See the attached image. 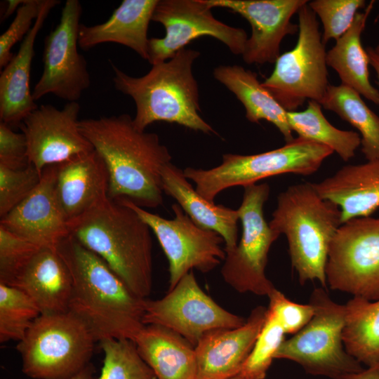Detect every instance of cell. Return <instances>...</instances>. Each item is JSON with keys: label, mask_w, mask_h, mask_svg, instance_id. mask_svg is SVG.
I'll return each instance as SVG.
<instances>
[{"label": "cell", "mask_w": 379, "mask_h": 379, "mask_svg": "<svg viewBox=\"0 0 379 379\" xmlns=\"http://www.w3.org/2000/svg\"><path fill=\"white\" fill-rule=\"evenodd\" d=\"M325 273L333 290L368 300L379 299V218H356L338 227Z\"/></svg>", "instance_id": "obj_11"}, {"label": "cell", "mask_w": 379, "mask_h": 379, "mask_svg": "<svg viewBox=\"0 0 379 379\" xmlns=\"http://www.w3.org/2000/svg\"><path fill=\"white\" fill-rule=\"evenodd\" d=\"M373 4L374 1H371L363 12L357 13L351 27L326 53V62L337 72L341 84L379 105V91L371 84L369 60L361 41V33Z\"/></svg>", "instance_id": "obj_28"}, {"label": "cell", "mask_w": 379, "mask_h": 379, "mask_svg": "<svg viewBox=\"0 0 379 379\" xmlns=\"http://www.w3.org/2000/svg\"><path fill=\"white\" fill-rule=\"evenodd\" d=\"M81 13L78 0H67L59 23L46 36L43 72L32 92L34 101L53 94L68 102H77L90 86L86 61L78 51Z\"/></svg>", "instance_id": "obj_15"}, {"label": "cell", "mask_w": 379, "mask_h": 379, "mask_svg": "<svg viewBox=\"0 0 379 379\" xmlns=\"http://www.w3.org/2000/svg\"><path fill=\"white\" fill-rule=\"evenodd\" d=\"M199 55L197 51L182 48L138 77L127 74L109 60L114 88L135 102L133 119L138 129L145 131L154 122L165 121L217 134L199 114V88L192 73L193 63Z\"/></svg>", "instance_id": "obj_4"}, {"label": "cell", "mask_w": 379, "mask_h": 379, "mask_svg": "<svg viewBox=\"0 0 379 379\" xmlns=\"http://www.w3.org/2000/svg\"><path fill=\"white\" fill-rule=\"evenodd\" d=\"M308 2L298 12L295 46L279 55L273 72L262 82L286 111H296L307 100L320 103L329 86L327 52L317 15Z\"/></svg>", "instance_id": "obj_9"}, {"label": "cell", "mask_w": 379, "mask_h": 379, "mask_svg": "<svg viewBox=\"0 0 379 379\" xmlns=\"http://www.w3.org/2000/svg\"><path fill=\"white\" fill-rule=\"evenodd\" d=\"M373 50H374V52L375 53L376 55L379 58V44L376 46V47L375 48H373Z\"/></svg>", "instance_id": "obj_46"}, {"label": "cell", "mask_w": 379, "mask_h": 379, "mask_svg": "<svg viewBox=\"0 0 379 379\" xmlns=\"http://www.w3.org/2000/svg\"><path fill=\"white\" fill-rule=\"evenodd\" d=\"M241 204L237 209L242 234L237 246L226 251L221 274L224 281L239 293L267 295L275 288L265 274L268 253L279 235L267 222L264 205L270 196L268 184L244 187Z\"/></svg>", "instance_id": "obj_10"}, {"label": "cell", "mask_w": 379, "mask_h": 379, "mask_svg": "<svg viewBox=\"0 0 379 379\" xmlns=\"http://www.w3.org/2000/svg\"><path fill=\"white\" fill-rule=\"evenodd\" d=\"M319 104L358 130L361 152L367 161L379 159V117L366 105L361 95L345 85L329 84Z\"/></svg>", "instance_id": "obj_30"}, {"label": "cell", "mask_w": 379, "mask_h": 379, "mask_svg": "<svg viewBox=\"0 0 379 379\" xmlns=\"http://www.w3.org/2000/svg\"><path fill=\"white\" fill-rule=\"evenodd\" d=\"M267 311L258 306L243 325L204 333L194 347L197 379H228L238 375L263 326Z\"/></svg>", "instance_id": "obj_19"}, {"label": "cell", "mask_w": 379, "mask_h": 379, "mask_svg": "<svg viewBox=\"0 0 379 379\" xmlns=\"http://www.w3.org/2000/svg\"><path fill=\"white\" fill-rule=\"evenodd\" d=\"M69 379H97L94 375L93 366L89 364L80 373Z\"/></svg>", "instance_id": "obj_44"}, {"label": "cell", "mask_w": 379, "mask_h": 379, "mask_svg": "<svg viewBox=\"0 0 379 379\" xmlns=\"http://www.w3.org/2000/svg\"><path fill=\"white\" fill-rule=\"evenodd\" d=\"M333 153L327 146L298 137L279 148L260 154H225L221 164L215 167H187L183 173L195 184V190L201 197L214 202L220 192L232 187H246L284 173L311 175Z\"/></svg>", "instance_id": "obj_6"}, {"label": "cell", "mask_w": 379, "mask_h": 379, "mask_svg": "<svg viewBox=\"0 0 379 379\" xmlns=\"http://www.w3.org/2000/svg\"><path fill=\"white\" fill-rule=\"evenodd\" d=\"M158 0H124L103 23L80 25L79 46L88 50L103 43H116L133 50L142 59H148L147 36Z\"/></svg>", "instance_id": "obj_24"}, {"label": "cell", "mask_w": 379, "mask_h": 379, "mask_svg": "<svg viewBox=\"0 0 379 379\" xmlns=\"http://www.w3.org/2000/svg\"><path fill=\"white\" fill-rule=\"evenodd\" d=\"M60 3L58 0H44L41 12L18 51L1 72L0 120L10 127L21 125L24 119L38 107L29 88L35 40L50 11Z\"/></svg>", "instance_id": "obj_22"}, {"label": "cell", "mask_w": 379, "mask_h": 379, "mask_svg": "<svg viewBox=\"0 0 379 379\" xmlns=\"http://www.w3.org/2000/svg\"><path fill=\"white\" fill-rule=\"evenodd\" d=\"M366 51L368 54L369 64L373 67L377 74L379 84V58L374 52L373 48L367 47Z\"/></svg>", "instance_id": "obj_43"}, {"label": "cell", "mask_w": 379, "mask_h": 379, "mask_svg": "<svg viewBox=\"0 0 379 379\" xmlns=\"http://www.w3.org/2000/svg\"><path fill=\"white\" fill-rule=\"evenodd\" d=\"M246 320L215 302L201 289L190 271L162 298L146 299L142 322L168 328L195 347L206 332L237 328Z\"/></svg>", "instance_id": "obj_14"}, {"label": "cell", "mask_w": 379, "mask_h": 379, "mask_svg": "<svg viewBox=\"0 0 379 379\" xmlns=\"http://www.w3.org/2000/svg\"><path fill=\"white\" fill-rule=\"evenodd\" d=\"M41 174L31 164L22 169L0 165V217L25 199L37 187Z\"/></svg>", "instance_id": "obj_36"}, {"label": "cell", "mask_w": 379, "mask_h": 379, "mask_svg": "<svg viewBox=\"0 0 379 379\" xmlns=\"http://www.w3.org/2000/svg\"><path fill=\"white\" fill-rule=\"evenodd\" d=\"M44 0H25L16 11L8 28L0 36V67L4 68L13 58L11 49L23 40L38 18Z\"/></svg>", "instance_id": "obj_38"}, {"label": "cell", "mask_w": 379, "mask_h": 379, "mask_svg": "<svg viewBox=\"0 0 379 379\" xmlns=\"http://www.w3.org/2000/svg\"><path fill=\"white\" fill-rule=\"evenodd\" d=\"M118 199L135 211L157 237L168 261L169 290L193 269L206 273L225 260L223 238L195 223L178 204L171 206L173 218L166 219L128 199Z\"/></svg>", "instance_id": "obj_12"}, {"label": "cell", "mask_w": 379, "mask_h": 379, "mask_svg": "<svg viewBox=\"0 0 379 379\" xmlns=\"http://www.w3.org/2000/svg\"><path fill=\"white\" fill-rule=\"evenodd\" d=\"M8 286L28 295L41 314L69 311L72 279L57 248H40Z\"/></svg>", "instance_id": "obj_21"}, {"label": "cell", "mask_w": 379, "mask_h": 379, "mask_svg": "<svg viewBox=\"0 0 379 379\" xmlns=\"http://www.w3.org/2000/svg\"><path fill=\"white\" fill-rule=\"evenodd\" d=\"M41 312L20 289L0 284V342L20 341Z\"/></svg>", "instance_id": "obj_33"}, {"label": "cell", "mask_w": 379, "mask_h": 379, "mask_svg": "<svg viewBox=\"0 0 379 379\" xmlns=\"http://www.w3.org/2000/svg\"><path fill=\"white\" fill-rule=\"evenodd\" d=\"M161 178L164 193L173 198L198 225L218 233L224 239L225 251L237 246L239 220L237 209L204 199L188 181L183 170L172 162L163 167Z\"/></svg>", "instance_id": "obj_25"}, {"label": "cell", "mask_w": 379, "mask_h": 379, "mask_svg": "<svg viewBox=\"0 0 379 379\" xmlns=\"http://www.w3.org/2000/svg\"><path fill=\"white\" fill-rule=\"evenodd\" d=\"M336 379H379V365L360 371L347 373Z\"/></svg>", "instance_id": "obj_41"}, {"label": "cell", "mask_w": 379, "mask_h": 379, "mask_svg": "<svg viewBox=\"0 0 379 379\" xmlns=\"http://www.w3.org/2000/svg\"><path fill=\"white\" fill-rule=\"evenodd\" d=\"M228 379H246V378H244V377H242L240 374H238V375H234V376H233V377H232V378H228Z\"/></svg>", "instance_id": "obj_45"}, {"label": "cell", "mask_w": 379, "mask_h": 379, "mask_svg": "<svg viewBox=\"0 0 379 379\" xmlns=\"http://www.w3.org/2000/svg\"><path fill=\"white\" fill-rule=\"evenodd\" d=\"M204 0H158L152 21L165 29L162 38L149 40L148 59L152 65L171 59L194 39L213 37L234 55H242L248 36L242 28L217 20Z\"/></svg>", "instance_id": "obj_13"}, {"label": "cell", "mask_w": 379, "mask_h": 379, "mask_svg": "<svg viewBox=\"0 0 379 379\" xmlns=\"http://www.w3.org/2000/svg\"><path fill=\"white\" fill-rule=\"evenodd\" d=\"M69 234L101 258L138 297L152 287V230L131 207L108 197L68 223Z\"/></svg>", "instance_id": "obj_3"}, {"label": "cell", "mask_w": 379, "mask_h": 379, "mask_svg": "<svg viewBox=\"0 0 379 379\" xmlns=\"http://www.w3.org/2000/svg\"><path fill=\"white\" fill-rule=\"evenodd\" d=\"M345 306L343 340L346 351L367 367L379 365V299L353 297Z\"/></svg>", "instance_id": "obj_29"}, {"label": "cell", "mask_w": 379, "mask_h": 379, "mask_svg": "<svg viewBox=\"0 0 379 379\" xmlns=\"http://www.w3.org/2000/svg\"><path fill=\"white\" fill-rule=\"evenodd\" d=\"M267 310L279 321L286 334H295L312 319L314 313L310 304H299L288 300L276 288L268 295Z\"/></svg>", "instance_id": "obj_39"}, {"label": "cell", "mask_w": 379, "mask_h": 379, "mask_svg": "<svg viewBox=\"0 0 379 379\" xmlns=\"http://www.w3.org/2000/svg\"><path fill=\"white\" fill-rule=\"evenodd\" d=\"M213 77L242 103L248 121L258 123L265 120L272 123L283 135L286 142L294 138L287 111L262 86L255 72L237 65H222L215 68Z\"/></svg>", "instance_id": "obj_27"}, {"label": "cell", "mask_w": 379, "mask_h": 379, "mask_svg": "<svg viewBox=\"0 0 379 379\" xmlns=\"http://www.w3.org/2000/svg\"><path fill=\"white\" fill-rule=\"evenodd\" d=\"M56 176L57 164L46 166L37 187L0 225L39 247L56 248L69 235L56 196Z\"/></svg>", "instance_id": "obj_18"}, {"label": "cell", "mask_w": 379, "mask_h": 379, "mask_svg": "<svg viewBox=\"0 0 379 379\" xmlns=\"http://www.w3.org/2000/svg\"><path fill=\"white\" fill-rule=\"evenodd\" d=\"M134 342L157 379H197L194 347L174 331L145 325Z\"/></svg>", "instance_id": "obj_26"}, {"label": "cell", "mask_w": 379, "mask_h": 379, "mask_svg": "<svg viewBox=\"0 0 379 379\" xmlns=\"http://www.w3.org/2000/svg\"><path fill=\"white\" fill-rule=\"evenodd\" d=\"M99 342L104 360L98 379H157L133 340L105 338Z\"/></svg>", "instance_id": "obj_32"}, {"label": "cell", "mask_w": 379, "mask_h": 379, "mask_svg": "<svg viewBox=\"0 0 379 379\" xmlns=\"http://www.w3.org/2000/svg\"><path fill=\"white\" fill-rule=\"evenodd\" d=\"M0 165L11 169H22L29 165L27 145L22 133L0 121Z\"/></svg>", "instance_id": "obj_40"}, {"label": "cell", "mask_w": 379, "mask_h": 379, "mask_svg": "<svg viewBox=\"0 0 379 379\" xmlns=\"http://www.w3.org/2000/svg\"><path fill=\"white\" fill-rule=\"evenodd\" d=\"M285 334L275 317L267 310L263 326L239 374L246 379H264Z\"/></svg>", "instance_id": "obj_34"}, {"label": "cell", "mask_w": 379, "mask_h": 379, "mask_svg": "<svg viewBox=\"0 0 379 379\" xmlns=\"http://www.w3.org/2000/svg\"><path fill=\"white\" fill-rule=\"evenodd\" d=\"M341 225L340 208L323 199L311 182L293 185L281 192L269 222L276 233L286 236L300 284L317 281L324 288L329 247Z\"/></svg>", "instance_id": "obj_5"}, {"label": "cell", "mask_w": 379, "mask_h": 379, "mask_svg": "<svg viewBox=\"0 0 379 379\" xmlns=\"http://www.w3.org/2000/svg\"><path fill=\"white\" fill-rule=\"evenodd\" d=\"M312 184L323 199L340 208L342 224L371 216L379 208V159L346 165Z\"/></svg>", "instance_id": "obj_23"}, {"label": "cell", "mask_w": 379, "mask_h": 379, "mask_svg": "<svg viewBox=\"0 0 379 379\" xmlns=\"http://www.w3.org/2000/svg\"><path fill=\"white\" fill-rule=\"evenodd\" d=\"M211 8H224L237 13L251 25L242 55L247 64L275 63L280 46L287 35L298 32L293 15L308 2L307 0H204Z\"/></svg>", "instance_id": "obj_17"}, {"label": "cell", "mask_w": 379, "mask_h": 379, "mask_svg": "<svg viewBox=\"0 0 379 379\" xmlns=\"http://www.w3.org/2000/svg\"><path fill=\"white\" fill-rule=\"evenodd\" d=\"M364 0H314L308 6L319 16L323 25L322 41H335L351 27Z\"/></svg>", "instance_id": "obj_35"}, {"label": "cell", "mask_w": 379, "mask_h": 379, "mask_svg": "<svg viewBox=\"0 0 379 379\" xmlns=\"http://www.w3.org/2000/svg\"><path fill=\"white\" fill-rule=\"evenodd\" d=\"M288 124L298 137L314 141L331 148L344 161L355 155L361 145V135L352 131L337 128L324 117L321 105L317 101L308 100L302 111H287Z\"/></svg>", "instance_id": "obj_31"}, {"label": "cell", "mask_w": 379, "mask_h": 379, "mask_svg": "<svg viewBox=\"0 0 379 379\" xmlns=\"http://www.w3.org/2000/svg\"><path fill=\"white\" fill-rule=\"evenodd\" d=\"M25 0H9L7 1V6L3 15V19L5 20L11 16L14 11H17L18 8L25 2Z\"/></svg>", "instance_id": "obj_42"}, {"label": "cell", "mask_w": 379, "mask_h": 379, "mask_svg": "<svg viewBox=\"0 0 379 379\" xmlns=\"http://www.w3.org/2000/svg\"><path fill=\"white\" fill-rule=\"evenodd\" d=\"M109 176L95 150L57 164L55 192L67 223L107 196Z\"/></svg>", "instance_id": "obj_20"}, {"label": "cell", "mask_w": 379, "mask_h": 379, "mask_svg": "<svg viewBox=\"0 0 379 379\" xmlns=\"http://www.w3.org/2000/svg\"><path fill=\"white\" fill-rule=\"evenodd\" d=\"M79 126L106 166L109 198L144 208L162 205L161 172L172 156L157 133L138 129L128 114L81 119Z\"/></svg>", "instance_id": "obj_1"}, {"label": "cell", "mask_w": 379, "mask_h": 379, "mask_svg": "<svg viewBox=\"0 0 379 379\" xmlns=\"http://www.w3.org/2000/svg\"><path fill=\"white\" fill-rule=\"evenodd\" d=\"M56 248L72 276L69 311L88 326L97 342L134 341L145 326L146 299L133 293L101 258L70 234Z\"/></svg>", "instance_id": "obj_2"}, {"label": "cell", "mask_w": 379, "mask_h": 379, "mask_svg": "<svg viewBox=\"0 0 379 379\" xmlns=\"http://www.w3.org/2000/svg\"><path fill=\"white\" fill-rule=\"evenodd\" d=\"M95 342L88 326L68 311L41 314L16 348L27 376L69 379L90 364Z\"/></svg>", "instance_id": "obj_7"}, {"label": "cell", "mask_w": 379, "mask_h": 379, "mask_svg": "<svg viewBox=\"0 0 379 379\" xmlns=\"http://www.w3.org/2000/svg\"><path fill=\"white\" fill-rule=\"evenodd\" d=\"M79 110L77 102H68L60 109L45 104L22 121L20 128L27 140L29 163L39 173L46 166L94 149L79 129Z\"/></svg>", "instance_id": "obj_16"}, {"label": "cell", "mask_w": 379, "mask_h": 379, "mask_svg": "<svg viewBox=\"0 0 379 379\" xmlns=\"http://www.w3.org/2000/svg\"><path fill=\"white\" fill-rule=\"evenodd\" d=\"M40 248L0 225V284L10 285Z\"/></svg>", "instance_id": "obj_37"}, {"label": "cell", "mask_w": 379, "mask_h": 379, "mask_svg": "<svg viewBox=\"0 0 379 379\" xmlns=\"http://www.w3.org/2000/svg\"><path fill=\"white\" fill-rule=\"evenodd\" d=\"M310 303L314 309L313 317L300 331L283 341L274 359L293 361L310 374L333 379L361 371V364L343 344L345 305L333 301L322 287L313 291Z\"/></svg>", "instance_id": "obj_8"}]
</instances>
